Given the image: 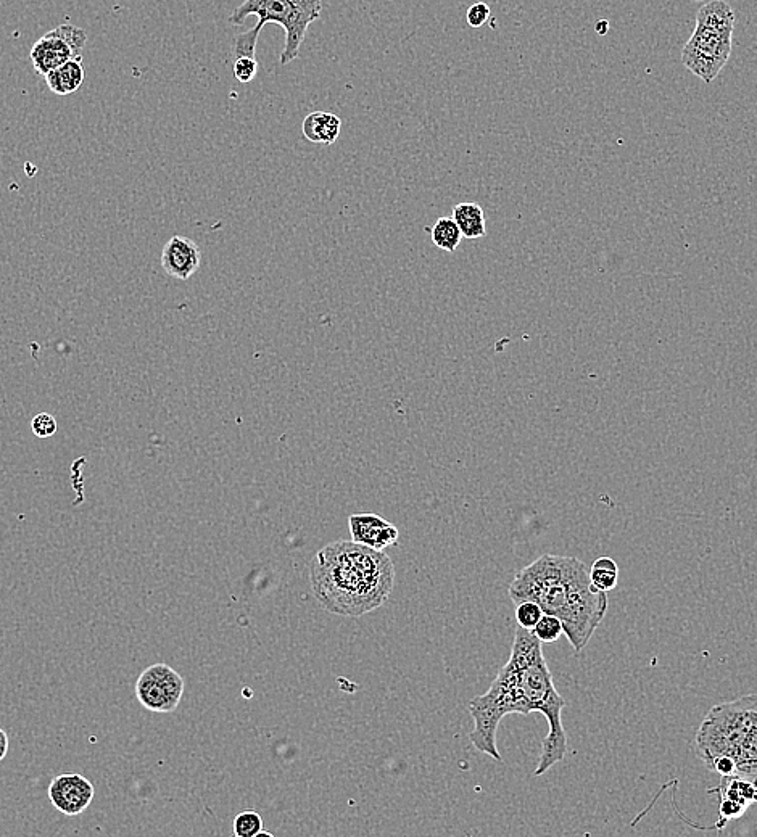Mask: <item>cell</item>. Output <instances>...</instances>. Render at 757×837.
Returning a JSON list of instances; mask_svg holds the SVG:
<instances>
[{"mask_svg": "<svg viewBox=\"0 0 757 837\" xmlns=\"http://www.w3.org/2000/svg\"><path fill=\"white\" fill-rule=\"evenodd\" d=\"M468 707L474 720L469 739L482 754L501 762L503 757L497 747L501 720L506 715L540 712L547 718L550 730L543 741L534 775H545L556 763L566 759L567 734L561 718L566 701L556 689L542 643L532 631L518 625L508 662L500 668L489 691L474 697Z\"/></svg>", "mask_w": 757, "mask_h": 837, "instance_id": "obj_1", "label": "cell"}, {"mask_svg": "<svg viewBox=\"0 0 757 837\" xmlns=\"http://www.w3.org/2000/svg\"><path fill=\"white\" fill-rule=\"evenodd\" d=\"M508 593L514 604L532 601L558 617L575 652L587 648L608 612V593L593 590L588 567L577 557L543 554L514 577Z\"/></svg>", "mask_w": 757, "mask_h": 837, "instance_id": "obj_2", "label": "cell"}, {"mask_svg": "<svg viewBox=\"0 0 757 837\" xmlns=\"http://www.w3.org/2000/svg\"><path fill=\"white\" fill-rule=\"evenodd\" d=\"M310 582L324 611L358 619L390 598L395 567L384 551L353 540L334 541L311 561Z\"/></svg>", "mask_w": 757, "mask_h": 837, "instance_id": "obj_3", "label": "cell"}, {"mask_svg": "<svg viewBox=\"0 0 757 837\" xmlns=\"http://www.w3.org/2000/svg\"><path fill=\"white\" fill-rule=\"evenodd\" d=\"M695 752L706 767L717 757H730L737 775L757 778L756 694L712 707L696 733Z\"/></svg>", "mask_w": 757, "mask_h": 837, "instance_id": "obj_4", "label": "cell"}, {"mask_svg": "<svg viewBox=\"0 0 757 837\" xmlns=\"http://www.w3.org/2000/svg\"><path fill=\"white\" fill-rule=\"evenodd\" d=\"M323 12V0H244L232 12L229 23L244 25L249 17H258L255 28L236 36L234 54L237 57H253L257 52L261 29L268 23H276L286 33V44L282 49L281 65H289L300 55L308 28Z\"/></svg>", "mask_w": 757, "mask_h": 837, "instance_id": "obj_5", "label": "cell"}, {"mask_svg": "<svg viewBox=\"0 0 757 837\" xmlns=\"http://www.w3.org/2000/svg\"><path fill=\"white\" fill-rule=\"evenodd\" d=\"M735 12L725 0L704 4L696 15L695 31L683 47L682 62L693 75L712 83L732 54Z\"/></svg>", "mask_w": 757, "mask_h": 837, "instance_id": "obj_6", "label": "cell"}, {"mask_svg": "<svg viewBox=\"0 0 757 837\" xmlns=\"http://www.w3.org/2000/svg\"><path fill=\"white\" fill-rule=\"evenodd\" d=\"M184 680L176 670L165 664L145 668L137 678L136 697L144 709L155 714H171L183 699Z\"/></svg>", "mask_w": 757, "mask_h": 837, "instance_id": "obj_7", "label": "cell"}, {"mask_svg": "<svg viewBox=\"0 0 757 837\" xmlns=\"http://www.w3.org/2000/svg\"><path fill=\"white\" fill-rule=\"evenodd\" d=\"M86 42V31L78 26L60 25L52 29L31 49V60L36 75L46 78L49 73L57 70L58 66L81 58Z\"/></svg>", "mask_w": 757, "mask_h": 837, "instance_id": "obj_8", "label": "cell"}, {"mask_svg": "<svg viewBox=\"0 0 757 837\" xmlns=\"http://www.w3.org/2000/svg\"><path fill=\"white\" fill-rule=\"evenodd\" d=\"M94 786L79 773H63L52 780L49 799L58 812L67 817L81 815L94 800Z\"/></svg>", "mask_w": 757, "mask_h": 837, "instance_id": "obj_9", "label": "cell"}, {"mask_svg": "<svg viewBox=\"0 0 757 837\" xmlns=\"http://www.w3.org/2000/svg\"><path fill=\"white\" fill-rule=\"evenodd\" d=\"M163 271L178 281H189L202 263V252L194 240L184 236H173L163 247Z\"/></svg>", "mask_w": 757, "mask_h": 837, "instance_id": "obj_10", "label": "cell"}, {"mask_svg": "<svg viewBox=\"0 0 757 837\" xmlns=\"http://www.w3.org/2000/svg\"><path fill=\"white\" fill-rule=\"evenodd\" d=\"M348 528L353 541L377 551L397 545L400 537L398 528L379 514H352L348 517Z\"/></svg>", "mask_w": 757, "mask_h": 837, "instance_id": "obj_11", "label": "cell"}, {"mask_svg": "<svg viewBox=\"0 0 757 837\" xmlns=\"http://www.w3.org/2000/svg\"><path fill=\"white\" fill-rule=\"evenodd\" d=\"M340 129L342 121L339 116L326 112L310 113L302 126L303 136L307 137L308 141L323 145L334 144L340 136Z\"/></svg>", "mask_w": 757, "mask_h": 837, "instance_id": "obj_12", "label": "cell"}, {"mask_svg": "<svg viewBox=\"0 0 757 837\" xmlns=\"http://www.w3.org/2000/svg\"><path fill=\"white\" fill-rule=\"evenodd\" d=\"M709 794H717L719 799H732L738 804L751 807L757 802V778L743 775L722 776L719 786Z\"/></svg>", "mask_w": 757, "mask_h": 837, "instance_id": "obj_13", "label": "cell"}, {"mask_svg": "<svg viewBox=\"0 0 757 837\" xmlns=\"http://www.w3.org/2000/svg\"><path fill=\"white\" fill-rule=\"evenodd\" d=\"M84 68L81 58H75L65 65L58 66L46 76V83L50 91L57 95L75 94L84 83Z\"/></svg>", "mask_w": 757, "mask_h": 837, "instance_id": "obj_14", "label": "cell"}, {"mask_svg": "<svg viewBox=\"0 0 757 837\" xmlns=\"http://www.w3.org/2000/svg\"><path fill=\"white\" fill-rule=\"evenodd\" d=\"M451 218L455 219V223L460 227L461 234L466 239L476 240L487 236L485 213L479 203H458L453 208Z\"/></svg>", "mask_w": 757, "mask_h": 837, "instance_id": "obj_15", "label": "cell"}, {"mask_svg": "<svg viewBox=\"0 0 757 837\" xmlns=\"http://www.w3.org/2000/svg\"><path fill=\"white\" fill-rule=\"evenodd\" d=\"M617 580H619V567L614 559L600 557L593 562L590 569V583L593 590L598 593H609L616 590Z\"/></svg>", "mask_w": 757, "mask_h": 837, "instance_id": "obj_16", "label": "cell"}, {"mask_svg": "<svg viewBox=\"0 0 757 837\" xmlns=\"http://www.w3.org/2000/svg\"><path fill=\"white\" fill-rule=\"evenodd\" d=\"M431 237L435 247L445 252H455L463 240L460 227L451 216L437 219V223L431 229Z\"/></svg>", "mask_w": 757, "mask_h": 837, "instance_id": "obj_17", "label": "cell"}, {"mask_svg": "<svg viewBox=\"0 0 757 837\" xmlns=\"http://www.w3.org/2000/svg\"><path fill=\"white\" fill-rule=\"evenodd\" d=\"M234 836L236 837H258V836H273L271 833H266L265 826H263V818L260 813L255 810H244L234 818Z\"/></svg>", "mask_w": 757, "mask_h": 837, "instance_id": "obj_18", "label": "cell"}, {"mask_svg": "<svg viewBox=\"0 0 757 837\" xmlns=\"http://www.w3.org/2000/svg\"><path fill=\"white\" fill-rule=\"evenodd\" d=\"M532 633L537 636L538 641L542 644L556 643L564 635L563 622L555 615L543 614L542 619L538 620Z\"/></svg>", "mask_w": 757, "mask_h": 837, "instance_id": "obj_19", "label": "cell"}, {"mask_svg": "<svg viewBox=\"0 0 757 837\" xmlns=\"http://www.w3.org/2000/svg\"><path fill=\"white\" fill-rule=\"evenodd\" d=\"M542 617V607L535 602L524 601L516 604V620H518L519 627L532 631Z\"/></svg>", "mask_w": 757, "mask_h": 837, "instance_id": "obj_20", "label": "cell"}, {"mask_svg": "<svg viewBox=\"0 0 757 837\" xmlns=\"http://www.w3.org/2000/svg\"><path fill=\"white\" fill-rule=\"evenodd\" d=\"M746 810L748 807L745 805L738 804L735 800L732 799H720L719 802V821H717V828L722 829L724 828L729 821L738 820V818L743 817L745 815Z\"/></svg>", "mask_w": 757, "mask_h": 837, "instance_id": "obj_21", "label": "cell"}, {"mask_svg": "<svg viewBox=\"0 0 757 837\" xmlns=\"http://www.w3.org/2000/svg\"><path fill=\"white\" fill-rule=\"evenodd\" d=\"M57 429V419L49 413L36 414L31 421V430L38 438L54 437Z\"/></svg>", "mask_w": 757, "mask_h": 837, "instance_id": "obj_22", "label": "cell"}, {"mask_svg": "<svg viewBox=\"0 0 757 837\" xmlns=\"http://www.w3.org/2000/svg\"><path fill=\"white\" fill-rule=\"evenodd\" d=\"M258 73V62L253 57H237L234 62V76L242 84L252 83Z\"/></svg>", "mask_w": 757, "mask_h": 837, "instance_id": "obj_23", "label": "cell"}, {"mask_svg": "<svg viewBox=\"0 0 757 837\" xmlns=\"http://www.w3.org/2000/svg\"><path fill=\"white\" fill-rule=\"evenodd\" d=\"M490 7L484 2L471 5L466 13V20L471 28H482L490 20Z\"/></svg>", "mask_w": 757, "mask_h": 837, "instance_id": "obj_24", "label": "cell"}, {"mask_svg": "<svg viewBox=\"0 0 757 837\" xmlns=\"http://www.w3.org/2000/svg\"><path fill=\"white\" fill-rule=\"evenodd\" d=\"M7 752H9V736L0 728V762L5 759Z\"/></svg>", "mask_w": 757, "mask_h": 837, "instance_id": "obj_25", "label": "cell"}, {"mask_svg": "<svg viewBox=\"0 0 757 837\" xmlns=\"http://www.w3.org/2000/svg\"><path fill=\"white\" fill-rule=\"evenodd\" d=\"M693 2H703V0H693Z\"/></svg>", "mask_w": 757, "mask_h": 837, "instance_id": "obj_26", "label": "cell"}]
</instances>
